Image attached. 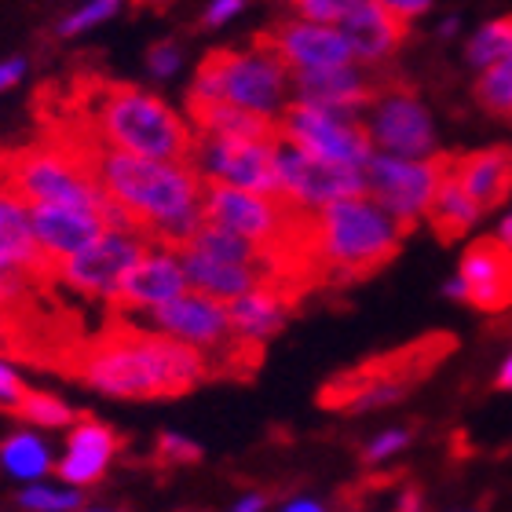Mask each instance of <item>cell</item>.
Wrapping results in <instances>:
<instances>
[{
    "label": "cell",
    "mask_w": 512,
    "mask_h": 512,
    "mask_svg": "<svg viewBox=\"0 0 512 512\" xmlns=\"http://www.w3.org/2000/svg\"><path fill=\"white\" fill-rule=\"evenodd\" d=\"M180 264H183V275H187V286L205 293V297L220 300V304L242 297V293H253V289H260L264 282H275L271 271H264V267L213 260V256L198 253V249H191V246L180 249Z\"/></svg>",
    "instance_id": "obj_24"
},
{
    "label": "cell",
    "mask_w": 512,
    "mask_h": 512,
    "mask_svg": "<svg viewBox=\"0 0 512 512\" xmlns=\"http://www.w3.org/2000/svg\"><path fill=\"white\" fill-rule=\"evenodd\" d=\"M150 246L154 242L147 235H139V231L107 227L92 246L55 267V286H66L77 297L110 304L121 286V278L128 275V267L136 264Z\"/></svg>",
    "instance_id": "obj_12"
},
{
    "label": "cell",
    "mask_w": 512,
    "mask_h": 512,
    "mask_svg": "<svg viewBox=\"0 0 512 512\" xmlns=\"http://www.w3.org/2000/svg\"><path fill=\"white\" fill-rule=\"evenodd\" d=\"M289 88H293V99H300V103L363 114V107L374 99L377 88H381V81L370 74V66L344 63V66H326V70L289 74Z\"/></svg>",
    "instance_id": "obj_17"
},
{
    "label": "cell",
    "mask_w": 512,
    "mask_h": 512,
    "mask_svg": "<svg viewBox=\"0 0 512 512\" xmlns=\"http://www.w3.org/2000/svg\"><path fill=\"white\" fill-rule=\"evenodd\" d=\"M293 300L297 297H293L282 282H264V286L253 289V293H242V297L227 300L231 333H235L238 341L264 348V344L289 322Z\"/></svg>",
    "instance_id": "obj_23"
},
{
    "label": "cell",
    "mask_w": 512,
    "mask_h": 512,
    "mask_svg": "<svg viewBox=\"0 0 512 512\" xmlns=\"http://www.w3.org/2000/svg\"><path fill=\"white\" fill-rule=\"evenodd\" d=\"M30 227L48 264L59 267L92 246L107 231V220L96 209H77V205H30Z\"/></svg>",
    "instance_id": "obj_18"
},
{
    "label": "cell",
    "mask_w": 512,
    "mask_h": 512,
    "mask_svg": "<svg viewBox=\"0 0 512 512\" xmlns=\"http://www.w3.org/2000/svg\"><path fill=\"white\" fill-rule=\"evenodd\" d=\"M494 238H498V242H505V246L512 249V213L502 220V227H498V235H494Z\"/></svg>",
    "instance_id": "obj_46"
},
{
    "label": "cell",
    "mask_w": 512,
    "mask_h": 512,
    "mask_svg": "<svg viewBox=\"0 0 512 512\" xmlns=\"http://www.w3.org/2000/svg\"><path fill=\"white\" fill-rule=\"evenodd\" d=\"M183 289L191 286H187V275H183L180 249L150 246L136 264L128 267V275L121 278L118 293L110 300V311L114 315H143V311L158 308L165 300L180 297Z\"/></svg>",
    "instance_id": "obj_15"
},
{
    "label": "cell",
    "mask_w": 512,
    "mask_h": 512,
    "mask_svg": "<svg viewBox=\"0 0 512 512\" xmlns=\"http://www.w3.org/2000/svg\"><path fill=\"white\" fill-rule=\"evenodd\" d=\"M154 461L158 465H194V461H202V447L191 443V439H183L180 432H161L158 443H154Z\"/></svg>",
    "instance_id": "obj_34"
},
{
    "label": "cell",
    "mask_w": 512,
    "mask_h": 512,
    "mask_svg": "<svg viewBox=\"0 0 512 512\" xmlns=\"http://www.w3.org/2000/svg\"><path fill=\"white\" fill-rule=\"evenodd\" d=\"M363 128L374 150L395 158H436V125L414 88L381 81L374 99L363 107Z\"/></svg>",
    "instance_id": "obj_10"
},
{
    "label": "cell",
    "mask_w": 512,
    "mask_h": 512,
    "mask_svg": "<svg viewBox=\"0 0 512 512\" xmlns=\"http://www.w3.org/2000/svg\"><path fill=\"white\" fill-rule=\"evenodd\" d=\"M187 246L198 249V253H205V256H213V260L264 267V271H271V256H267L264 246H256V242H249V238H242V235H235V231H227V227L213 224V220H202Z\"/></svg>",
    "instance_id": "obj_27"
},
{
    "label": "cell",
    "mask_w": 512,
    "mask_h": 512,
    "mask_svg": "<svg viewBox=\"0 0 512 512\" xmlns=\"http://www.w3.org/2000/svg\"><path fill=\"white\" fill-rule=\"evenodd\" d=\"M0 267H15L55 286V267L41 253L30 227V205L0 183Z\"/></svg>",
    "instance_id": "obj_22"
},
{
    "label": "cell",
    "mask_w": 512,
    "mask_h": 512,
    "mask_svg": "<svg viewBox=\"0 0 512 512\" xmlns=\"http://www.w3.org/2000/svg\"><path fill=\"white\" fill-rule=\"evenodd\" d=\"M4 344H8V330H4V322H0V352H4Z\"/></svg>",
    "instance_id": "obj_48"
},
{
    "label": "cell",
    "mask_w": 512,
    "mask_h": 512,
    "mask_svg": "<svg viewBox=\"0 0 512 512\" xmlns=\"http://www.w3.org/2000/svg\"><path fill=\"white\" fill-rule=\"evenodd\" d=\"M264 509H267V494H246V498H238L227 512H264Z\"/></svg>",
    "instance_id": "obj_43"
},
{
    "label": "cell",
    "mask_w": 512,
    "mask_h": 512,
    "mask_svg": "<svg viewBox=\"0 0 512 512\" xmlns=\"http://www.w3.org/2000/svg\"><path fill=\"white\" fill-rule=\"evenodd\" d=\"M410 231L395 224L366 194L315 209L311 220V275L315 286L352 289L395 260Z\"/></svg>",
    "instance_id": "obj_4"
},
{
    "label": "cell",
    "mask_w": 512,
    "mask_h": 512,
    "mask_svg": "<svg viewBox=\"0 0 512 512\" xmlns=\"http://www.w3.org/2000/svg\"><path fill=\"white\" fill-rule=\"evenodd\" d=\"M480 216H483L480 205L461 191V183L454 180V172H450V165H447L436 194H432V205H428V213H425V224L432 227V235H436L443 246H450V242H458V238L469 235Z\"/></svg>",
    "instance_id": "obj_26"
},
{
    "label": "cell",
    "mask_w": 512,
    "mask_h": 512,
    "mask_svg": "<svg viewBox=\"0 0 512 512\" xmlns=\"http://www.w3.org/2000/svg\"><path fill=\"white\" fill-rule=\"evenodd\" d=\"M425 509V498H421V491L417 487H406L403 494H399V505H395V512H421Z\"/></svg>",
    "instance_id": "obj_42"
},
{
    "label": "cell",
    "mask_w": 512,
    "mask_h": 512,
    "mask_svg": "<svg viewBox=\"0 0 512 512\" xmlns=\"http://www.w3.org/2000/svg\"><path fill=\"white\" fill-rule=\"evenodd\" d=\"M26 392H30V388L22 384V377L15 374L8 363H0V410H11Z\"/></svg>",
    "instance_id": "obj_39"
},
{
    "label": "cell",
    "mask_w": 512,
    "mask_h": 512,
    "mask_svg": "<svg viewBox=\"0 0 512 512\" xmlns=\"http://www.w3.org/2000/svg\"><path fill=\"white\" fill-rule=\"evenodd\" d=\"M447 165L461 191L480 205V213L502 209L512 198V147H483L469 154H447Z\"/></svg>",
    "instance_id": "obj_20"
},
{
    "label": "cell",
    "mask_w": 512,
    "mask_h": 512,
    "mask_svg": "<svg viewBox=\"0 0 512 512\" xmlns=\"http://www.w3.org/2000/svg\"><path fill=\"white\" fill-rule=\"evenodd\" d=\"M278 136L308 150L311 158L333 161V165H348V169H363L374 143L366 136L363 114H348V110L315 107V103H300L289 99L282 114H278Z\"/></svg>",
    "instance_id": "obj_9"
},
{
    "label": "cell",
    "mask_w": 512,
    "mask_h": 512,
    "mask_svg": "<svg viewBox=\"0 0 512 512\" xmlns=\"http://www.w3.org/2000/svg\"><path fill=\"white\" fill-rule=\"evenodd\" d=\"M275 176H278V198H286L297 209H322L341 198L366 194L363 169L333 165V161L311 158L308 150L278 136L275 139Z\"/></svg>",
    "instance_id": "obj_13"
},
{
    "label": "cell",
    "mask_w": 512,
    "mask_h": 512,
    "mask_svg": "<svg viewBox=\"0 0 512 512\" xmlns=\"http://www.w3.org/2000/svg\"><path fill=\"white\" fill-rule=\"evenodd\" d=\"M187 121L202 136L227 139H278V121L242 110L235 103H187Z\"/></svg>",
    "instance_id": "obj_25"
},
{
    "label": "cell",
    "mask_w": 512,
    "mask_h": 512,
    "mask_svg": "<svg viewBox=\"0 0 512 512\" xmlns=\"http://www.w3.org/2000/svg\"><path fill=\"white\" fill-rule=\"evenodd\" d=\"M125 0H85L81 8H74L59 22V37H81V33L96 30L103 22H110L121 11Z\"/></svg>",
    "instance_id": "obj_32"
},
{
    "label": "cell",
    "mask_w": 512,
    "mask_h": 512,
    "mask_svg": "<svg viewBox=\"0 0 512 512\" xmlns=\"http://www.w3.org/2000/svg\"><path fill=\"white\" fill-rule=\"evenodd\" d=\"M0 465L19 480H41L44 472L52 469V454L33 432H19L0 443Z\"/></svg>",
    "instance_id": "obj_28"
},
{
    "label": "cell",
    "mask_w": 512,
    "mask_h": 512,
    "mask_svg": "<svg viewBox=\"0 0 512 512\" xmlns=\"http://www.w3.org/2000/svg\"><path fill=\"white\" fill-rule=\"evenodd\" d=\"M180 66H183V48L176 41H158V44H150V52H147V70L158 81H169V77L180 74Z\"/></svg>",
    "instance_id": "obj_36"
},
{
    "label": "cell",
    "mask_w": 512,
    "mask_h": 512,
    "mask_svg": "<svg viewBox=\"0 0 512 512\" xmlns=\"http://www.w3.org/2000/svg\"><path fill=\"white\" fill-rule=\"evenodd\" d=\"M443 172H447V154H436V158H395V154L374 150L370 161L363 165L366 198H374L403 231H414L425 220Z\"/></svg>",
    "instance_id": "obj_8"
},
{
    "label": "cell",
    "mask_w": 512,
    "mask_h": 512,
    "mask_svg": "<svg viewBox=\"0 0 512 512\" xmlns=\"http://www.w3.org/2000/svg\"><path fill=\"white\" fill-rule=\"evenodd\" d=\"M22 74H26V59H4V63H0V92H8V88L19 85Z\"/></svg>",
    "instance_id": "obj_41"
},
{
    "label": "cell",
    "mask_w": 512,
    "mask_h": 512,
    "mask_svg": "<svg viewBox=\"0 0 512 512\" xmlns=\"http://www.w3.org/2000/svg\"><path fill=\"white\" fill-rule=\"evenodd\" d=\"M458 278L465 304L483 315H502L512 308V249L498 238H480L461 253Z\"/></svg>",
    "instance_id": "obj_16"
},
{
    "label": "cell",
    "mask_w": 512,
    "mask_h": 512,
    "mask_svg": "<svg viewBox=\"0 0 512 512\" xmlns=\"http://www.w3.org/2000/svg\"><path fill=\"white\" fill-rule=\"evenodd\" d=\"M260 41L289 66V74H304V70H326V66L355 63L352 48L344 41L337 26H322L308 19H282L271 30L260 33Z\"/></svg>",
    "instance_id": "obj_14"
},
{
    "label": "cell",
    "mask_w": 512,
    "mask_h": 512,
    "mask_svg": "<svg viewBox=\"0 0 512 512\" xmlns=\"http://www.w3.org/2000/svg\"><path fill=\"white\" fill-rule=\"evenodd\" d=\"M249 8V0H209L202 11V26L205 30H220L231 19H238L242 11Z\"/></svg>",
    "instance_id": "obj_38"
},
{
    "label": "cell",
    "mask_w": 512,
    "mask_h": 512,
    "mask_svg": "<svg viewBox=\"0 0 512 512\" xmlns=\"http://www.w3.org/2000/svg\"><path fill=\"white\" fill-rule=\"evenodd\" d=\"M465 59H469L472 70H487V66L512 59V15L491 19L487 26L472 33L469 44H465Z\"/></svg>",
    "instance_id": "obj_29"
},
{
    "label": "cell",
    "mask_w": 512,
    "mask_h": 512,
    "mask_svg": "<svg viewBox=\"0 0 512 512\" xmlns=\"http://www.w3.org/2000/svg\"><path fill=\"white\" fill-rule=\"evenodd\" d=\"M494 384H498L502 392H512V355L502 363V370H498V381H494Z\"/></svg>",
    "instance_id": "obj_45"
},
{
    "label": "cell",
    "mask_w": 512,
    "mask_h": 512,
    "mask_svg": "<svg viewBox=\"0 0 512 512\" xmlns=\"http://www.w3.org/2000/svg\"><path fill=\"white\" fill-rule=\"evenodd\" d=\"M11 414L37 428H70L77 421L74 410H70L63 399H55V395H48V392H26L19 403L11 406Z\"/></svg>",
    "instance_id": "obj_30"
},
{
    "label": "cell",
    "mask_w": 512,
    "mask_h": 512,
    "mask_svg": "<svg viewBox=\"0 0 512 512\" xmlns=\"http://www.w3.org/2000/svg\"><path fill=\"white\" fill-rule=\"evenodd\" d=\"M454 352V337L450 333H428L417 341L366 359L326 381L319 388L322 410H337V414H366L377 406L399 403L410 388L425 381L447 355Z\"/></svg>",
    "instance_id": "obj_5"
},
{
    "label": "cell",
    "mask_w": 512,
    "mask_h": 512,
    "mask_svg": "<svg viewBox=\"0 0 512 512\" xmlns=\"http://www.w3.org/2000/svg\"><path fill=\"white\" fill-rule=\"evenodd\" d=\"M337 30L344 33V41L352 48V59L363 66H381L388 63L406 37V22H399L392 11H384L377 0H352V8L344 11V19L337 22Z\"/></svg>",
    "instance_id": "obj_19"
},
{
    "label": "cell",
    "mask_w": 512,
    "mask_h": 512,
    "mask_svg": "<svg viewBox=\"0 0 512 512\" xmlns=\"http://www.w3.org/2000/svg\"><path fill=\"white\" fill-rule=\"evenodd\" d=\"M454 33H458V19H454V15L439 22V37H454Z\"/></svg>",
    "instance_id": "obj_47"
},
{
    "label": "cell",
    "mask_w": 512,
    "mask_h": 512,
    "mask_svg": "<svg viewBox=\"0 0 512 512\" xmlns=\"http://www.w3.org/2000/svg\"><path fill=\"white\" fill-rule=\"evenodd\" d=\"M282 512H326V505L311 502V498H293Z\"/></svg>",
    "instance_id": "obj_44"
},
{
    "label": "cell",
    "mask_w": 512,
    "mask_h": 512,
    "mask_svg": "<svg viewBox=\"0 0 512 512\" xmlns=\"http://www.w3.org/2000/svg\"><path fill=\"white\" fill-rule=\"evenodd\" d=\"M0 183L11 187L26 205H77L107 213V191L88 165L59 139H41L33 147L0 150Z\"/></svg>",
    "instance_id": "obj_7"
},
{
    "label": "cell",
    "mask_w": 512,
    "mask_h": 512,
    "mask_svg": "<svg viewBox=\"0 0 512 512\" xmlns=\"http://www.w3.org/2000/svg\"><path fill=\"white\" fill-rule=\"evenodd\" d=\"M59 366L74 381L114 399H176L213 377L198 348L128 322L125 315H114L92 341L70 344Z\"/></svg>",
    "instance_id": "obj_2"
},
{
    "label": "cell",
    "mask_w": 512,
    "mask_h": 512,
    "mask_svg": "<svg viewBox=\"0 0 512 512\" xmlns=\"http://www.w3.org/2000/svg\"><path fill=\"white\" fill-rule=\"evenodd\" d=\"M289 8H293L297 19L337 26V22L344 19V11L352 8V0H289Z\"/></svg>",
    "instance_id": "obj_35"
},
{
    "label": "cell",
    "mask_w": 512,
    "mask_h": 512,
    "mask_svg": "<svg viewBox=\"0 0 512 512\" xmlns=\"http://www.w3.org/2000/svg\"><path fill=\"white\" fill-rule=\"evenodd\" d=\"M191 169L205 183H224V187L278 198L275 139H227L194 132Z\"/></svg>",
    "instance_id": "obj_11"
},
{
    "label": "cell",
    "mask_w": 512,
    "mask_h": 512,
    "mask_svg": "<svg viewBox=\"0 0 512 512\" xmlns=\"http://www.w3.org/2000/svg\"><path fill=\"white\" fill-rule=\"evenodd\" d=\"M118 454V432L103 421L92 417H77L70 425V439H66V454L55 465L59 480L66 487H96L107 476L110 461Z\"/></svg>",
    "instance_id": "obj_21"
},
{
    "label": "cell",
    "mask_w": 512,
    "mask_h": 512,
    "mask_svg": "<svg viewBox=\"0 0 512 512\" xmlns=\"http://www.w3.org/2000/svg\"><path fill=\"white\" fill-rule=\"evenodd\" d=\"M52 125H70L103 147L139 154V158L187 161L191 165L194 128L187 118L147 88L121 81H81L63 118Z\"/></svg>",
    "instance_id": "obj_3"
},
{
    "label": "cell",
    "mask_w": 512,
    "mask_h": 512,
    "mask_svg": "<svg viewBox=\"0 0 512 512\" xmlns=\"http://www.w3.org/2000/svg\"><path fill=\"white\" fill-rule=\"evenodd\" d=\"M85 512H125V509H85Z\"/></svg>",
    "instance_id": "obj_49"
},
{
    "label": "cell",
    "mask_w": 512,
    "mask_h": 512,
    "mask_svg": "<svg viewBox=\"0 0 512 512\" xmlns=\"http://www.w3.org/2000/svg\"><path fill=\"white\" fill-rule=\"evenodd\" d=\"M48 136L66 143L77 158L85 161L96 183L107 191V198L128 209L139 231L154 246L183 249L205 220L202 213V187L205 180L187 161H161L139 158L125 150L103 147L85 132L70 125H52Z\"/></svg>",
    "instance_id": "obj_1"
},
{
    "label": "cell",
    "mask_w": 512,
    "mask_h": 512,
    "mask_svg": "<svg viewBox=\"0 0 512 512\" xmlns=\"http://www.w3.org/2000/svg\"><path fill=\"white\" fill-rule=\"evenodd\" d=\"M410 443V428H388V432H381L377 439H370L363 450V461L366 465H377V461H388L392 454H399V450Z\"/></svg>",
    "instance_id": "obj_37"
},
{
    "label": "cell",
    "mask_w": 512,
    "mask_h": 512,
    "mask_svg": "<svg viewBox=\"0 0 512 512\" xmlns=\"http://www.w3.org/2000/svg\"><path fill=\"white\" fill-rule=\"evenodd\" d=\"M19 505L30 512H77L85 505L81 491H59V487H26L19 494Z\"/></svg>",
    "instance_id": "obj_33"
},
{
    "label": "cell",
    "mask_w": 512,
    "mask_h": 512,
    "mask_svg": "<svg viewBox=\"0 0 512 512\" xmlns=\"http://www.w3.org/2000/svg\"><path fill=\"white\" fill-rule=\"evenodd\" d=\"M377 4H381L384 11H392L399 22H414L432 8V0H377Z\"/></svg>",
    "instance_id": "obj_40"
},
{
    "label": "cell",
    "mask_w": 512,
    "mask_h": 512,
    "mask_svg": "<svg viewBox=\"0 0 512 512\" xmlns=\"http://www.w3.org/2000/svg\"><path fill=\"white\" fill-rule=\"evenodd\" d=\"M476 103H480L487 114H494V118L512 121V59L480 70V81H476Z\"/></svg>",
    "instance_id": "obj_31"
},
{
    "label": "cell",
    "mask_w": 512,
    "mask_h": 512,
    "mask_svg": "<svg viewBox=\"0 0 512 512\" xmlns=\"http://www.w3.org/2000/svg\"><path fill=\"white\" fill-rule=\"evenodd\" d=\"M289 96V66L256 37L249 48H216L205 55L194 70L187 103H235L264 118H278Z\"/></svg>",
    "instance_id": "obj_6"
}]
</instances>
